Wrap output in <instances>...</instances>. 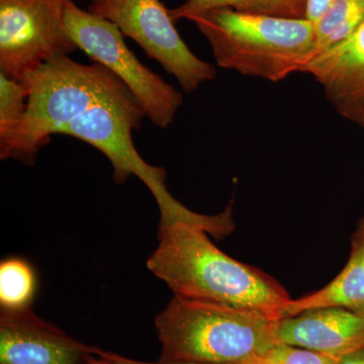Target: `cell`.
I'll list each match as a JSON object with an SVG mask.
<instances>
[{
	"mask_svg": "<svg viewBox=\"0 0 364 364\" xmlns=\"http://www.w3.org/2000/svg\"><path fill=\"white\" fill-rule=\"evenodd\" d=\"M277 323L254 309L174 296L155 318L160 363L250 364L280 343Z\"/></svg>",
	"mask_w": 364,
	"mask_h": 364,
	"instance_id": "obj_2",
	"label": "cell"
},
{
	"mask_svg": "<svg viewBox=\"0 0 364 364\" xmlns=\"http://www.w3.org/2000/svg\"><path fill=\"white\" fill-rule=\"evenodd\" d=\"M326 308L364 314V267L354 254L350 253L343 269L327 286L303 298L291 299L282 309L280 320Z\"/></svg>",
	"mask_w": 364,
	"mask_h": 364,
	"instance_id": "obj_12",
	"label": "cell"
},
{
	"mask_svg": "<svg viewBox=\"0 0 364 364\" xmlns=\"http://www.w3.org/2000/svg\"><path fill=\"white\" fill-rule=\"evenodd\" d=\"M274 364H337L334 358L301 347L279 343L268 354Z\"/></svg>",
	"mask_w": 364,
	"mask_h": 364,
	"instance_id": "obj_17",
	"label": "cell"
},
{
	"mask_svg": "<svg viewBox=\"0 0 364 364\" xmlns=\"http://www.w3.org/2000/svg\"><path fill=\"white\" fill-rule=\"evenodd\" d=\"M87 364H198L181 363H148V361L136 360V359L126 358L112 351H105L97 348V352L88 358Z\"/></svg>",
	"mask_w": 364,
	"mask_h": 364,
	"instance_id": "obj_18",
	"label": "cell"
},
{
	"mask_svg": "<svg viewBox=\"0 0 364 364\" xmlns=\"http://www.w3.org/2000/svg\"><path fill=\"white\" fill-rule=\"evenodd\" d=\"M333 1L334 0H309L306 18L315 23L327 11L328 7L331 6Z\"/></svg>",
	"mask_w": 364,
	"mask_h": 364,
	"instance_id": "obj_20",
	"label": "cell"
},
{
	"mask_svg": "<svg viewBox=\"0 0 364 364\" xmlns=\"http://www.w3.org/2000/svg\"><path fill=\"white\" fill-rule=\"evenodd\" d=\"M88 11L111 21L136 41L186 92L198 90L217 76L215 67L196 57L182 40L169 9L160 0H90Z\"/></svg>",
	"mask_w": 364,
	"mask_h": 364,
	"instance_id": "obj_7",
	"label": "cell"
},
{
	"mask_svg": "<svg viewBox=\"0 0 364 364\" xmlns=\"http://www.w3.org/2000/svg\"><path fill=\"white\" fill-rule=\"evenodd\" d=\"M64 0H0V68L26 78L48 60L78 49L63 18Z\"/></svg>",
	"mask_w": 364,
	"mask_h": 364,
	"instance_id": "obj_8",
	"label": "cell"
},
{
	"mask_svg": "<svg viewBox=\"0 0 364 364\" xmlns=\"http://www.w3.org/2000/svg\"><path fill=\"white\" fill-rule=\"evenodd\" d=\"M250 364H274V363H273L272 361L270 360V359L268 358V356H267V358L259 359V360L254 361V363H250Z\"/></svg>",
	"mask_w": 364,
	"mask_h": 364,
	"instance_id": "obj_22",
	"label": "cell"
},
{
	"mask_svg": "<svg viewBox=\"0 0 364 364\" xmlns=\"http://www.w3.org/2000/svg\"><path fill=\"white\" fill-rule=\"evenodd\" d=\"M63 18L78 49L116 74L153 124L160 129L168 128L183 104V97L136 59L127 47L119 28L97 14L82 11L72 0H64Z\"/></svg>",
	"mask_w": 364,
	"mask_h": 364,
	"instance_id": "obj_6",
	"label": "cell"
},
{
	"mask_svg": "<svg viewBox=\"0 0 364 364\" xmlns=\"http://www.w3.org/2000/svg\"><path fill=\"white\" fill-rule=\"evenodd\" d=\"M308 4L309 0H188L182 6L169 9V13L174 21L191 20L196 14L219 7L282 18H306Z\"/></svg>",
	"mask_w": 364,
	"mask_h": 364,
	"instance_id": "obj_13",
	"label": "cell"
},
{
	"mask_svg": "<svg viewBox=\"0 0 364 364\" xmlns=\"http://www.w3.org/2000/svg\"><path fill=\"white\" fill-rule=\"evenodd\" d=\"M28 107L6 159L33 165L41 148L93 105L134 95L116 74L97 63L83 65L68 55L45 62L26 78Z\"/></svg>",
	"mask_w": 364,
	"mask_h": 364,
	"instance_id": "obj_4",
	"label": "cell"
},
{
	"mask_svg": "<svg viewBox=\"0 0 364 364\" xmlns=\"http://www.w3.org/2000/svg\"><path fill=\"white\" fill-rule=\"evenodd\" d=\"M196 225L158 228L157 248L147 268L188 301L254 309L275 321L291 298L277 280L258 268L230 257Z\"/></svg>",
	"mask_w": 364,
	"mask_h": 364,
	"instance_id": "obj_1",
	"label": "cell"
},
{
	"mask_svg": "<svg viewBox=\"0 0 364 364\" xmlns=\"http://www.w3.org/2000/svg\"><path fill=\"white\" fill-rule=\"evenodd\" d=\"M26 83L0 72V158L6 160L14 136L21 128L28 107Z\"/></svg>",
	"mask_w": 364,
	"mask_h": 364,
	"instance_id": "obj_16",
	"label": "cell"
},
{
	"mask_svg": "<svg viewBox=\"0 0 364 364\" xmlns=\"http://www.w3.org/2000/svg\"><path fill=\"white\" fill-rule=\"evenodd\" d=\"M37 280L32 267L21 258H7L0 264L1 310L18 311L32 306Z\"/></svg>",
	"mask_w": 364,
	"mask_h": 364,
	"instance_id": "obj_15",
	"label": "cell"
},
{
	"mask_svg": "<svg viewBox=\"0 0 364 364\" xmlns=\"http://www.w3.org/2000/svg\"><path fill=\"white\" fill-rule=\"evenodd\" d=\"M350 253L358 256L364 267V218L358 222L355 232L352 235Z\"/></svg>",
	"mask_w": 364,
	"mask_h": 364,
	"instance_id": "obj_19",
	"label": "cell"
},
{
	"mask_svg": "<svg viewBox=\"0 0 364 364\" xmlns=\"http://www.w3.org/2000/svg\"><path fill=\"white\" fill-rule=\"evenodd\" d=\"M337 364H364V349L347 354L337 360Z\"/></svg>",
	"mask_w": 364,
	"mask_h": 364,
	"instance_id": "obj_21",
	"label": "cell"
},
{
	"mask_svg": "<svg viewBox=\"0 0 364 364\" xmlns=\"http://www.w3.org/2000/svg\"><path fill=\"white\" fill-rule=\"evenodd\" d=\"M97 349L41 318L32 306L0 310V364H87Z\"/></svg>",
	"mask_w": 364,
	"mask_h": 364,
	"instance_id": "obj_9",
	"label": "cell"
},
{
	"mask_svg": "<svg viewBox=\"0 0 364 364\" xmlns=\"http://www.w3.org/2000/svg\"><path fill=\"white\" fill-rule=\"evenodd\" d=\"M363 23L364 0H334L315 23L316 45L313 59L348 39Z\"/></svg>",
	"mask_w": 364,
	"mask_h": 364,
	"instance_id": "obj_14",
	"label": "cell"
},
{
	"mask_svg": "<svg viewBox=\"0 0 364 364\" xmlns=\"http://www.w3.org/2000/svg\"><path fill=\"white\" fill-rule=\"evenodd\" d=\"M312 75L340 116L364 127V23L351 37L311 60Z\"/></svg>",
	"mask_w": 364,
	"mask_h": 364,
	"instance_id": "obj_10",
	"label": "cell"
},
{
	"mask_svg": "<svg viewBox=\"0 0 364 364\" xmlns=\"http://www.w3.org/2000/svg\"><path fill=\"white\" fill-rule=\"evenodd\" d=\"M280 343L339 360L364 349V314L341 308L306 311L277 323Z\"/></svg>",
	"mask_w": 364,
	"mask_h": 364,
	"instance_id": "obj_11",
	"label": "cell"
},
{
	"mask_svg": "<svg viewBox=\"0 0 364 364\" xmlns=\"http://www.w3.org/2000/svg\"><path fill=\"white\" fill-rule=\"evenodd\" d=\"M145 117L142 105L135 95H131L93 105L66 124L59 134L77 138L104 153L112 163V179L117 184L124 183L132 176L138 177L149 188L159 208L158 228L188 223L218 239L231 234L235 224L230 208L215 215L193 212L169 193L165 169L148 164L140 156L132 131L141 128Z\"/></svg>",
	"mask_w": 364,
	"mask_h": 364,
	"instance_id": "obj_5",
	"label": "cell"
},
{
	"mask_svg": "<svg viewBox=\"0 0 364 364\" xmlns=\"http://www.w3.org/2000/svg\"><path fill=\"white\" fill-rule=\"evenodd\" d=\"M205 36L222 68L279 82L313 59L316 26L306 18L213 9L191 20Z\"/></svg>",
	"mask_w": 364,
	"mask_h": 364,
	"instance_id": "obj_3",
	"label": "cell"
}]
</instances>
